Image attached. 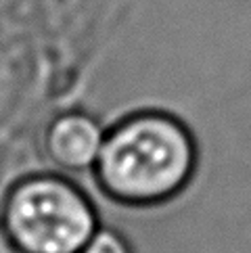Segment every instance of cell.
Segmentation results:
<instances>
[{"instance_id": "cell-1", "label": "cell", "mask_w": 251, "mask_h": 253, "mask_svg": "<svg viewBox=\"0 0 251 253\" xmlns=\"http://www.w3.org/2000/svg\"><path fill=\"white\" fill-rule=\"evenodd\" d=\"M195 168L197 144L186 126L174 115L147 111L107 130L94 178L111 201L151 207L180 195Z\"/></svg>"}, {"instance_id": "cell-2", "label": "cell", "mask_w": 251, "mask_h": 253, "mask_svg": "<svg viewBox=\"0 0 251 253\" xmlns=\"http://www.w3.org/2000/svg\"><path fill=\"white\" fill-rule=\"evenodd\" d=\"M98 226L92 199L61 174L19 180L0 207V230L13 253H80Z\"/></svg>"}, {"instance_id": "cell-3", "label": "cell", "mask_w": 251, "mask_h": 253, "mask_svg": "<svg viewBox=\"0 0 251 253\" xmlns=\"http://www.w3.org/2000/svg\"><path fill=\"white\" fill-rule=\"evenodd\" d=\"M105 136L107 130L96 117L69 111L48 124L44 134V153L57 169L88 171L96 166Z\"/></svg>"}, {"instance_id": "cell-4", "label": "cell", "mask_w": 251, "mask_h": 253, "mask_svg": "<svg viewBox=\"0 0 251 253\" xmlns=\"http://www.w3.org/2000/svg\"><path fill=\"white\" fill-rule=\"evenodd\" d=\"M80 253H134L130 241L120 230L109 226H98Z\"/></svg>"}]
</instances>
